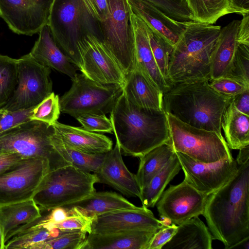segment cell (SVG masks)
Wrapping results in <instances>:
<instances>
[{"instance_id":"12","label":"cell","mask_w":249,"mask_h":249,"mask_svg":"<svg viewBox=\"0 0 249 249\" xmlns=\"http://www.w3.org/2000/svg\"><path fill=\"white\" fill-rule=\"evenodd\" d=\"M49 171L47 160L29 158L0 175V206L32 198Z\"/></svg>"},{"instance_id":"33","label":"cell","mask_w":249,"mask_h":249,"mask_svg":"<svg viewBox=\"0 0 249 249\" xmlns=\"http://www.w3.org/2000/svg\"><path fill=\"white\" fill-rule=\"evenodd\" d=\"M51 142L55 148L71 165L89 173H95L98 171L106 154H89L72 148L64 143L55 131L51 137Z\"/></svg>"},{"instance_id":"50","label":"cell","mask_w":249,"mask_h":249,"mask_svg":"<svg viewBox=\"0 0 249 249\" xmlns=\"http://www.w3.org/2000/svg\"><path fill=\"white\" fill-rule=\"evenodd\" d=\"M249 160V145L239 149L236 161L238 165L244 163Z\"/></svg>"},{"instance_id":"34","label":"cell","mask_w":249,"mask_h":249,"mask_svg":"<svg viewBox=\"0 0 249 249\" xmlns=\"http://www.w3.org/2000/svg\"><path fill=\"white\" fill-rule=\"evenodd\" d=\"M60 231L55 228L34 227L19 232L9 240L4 249L31 248L38 244L44 242L57 236Z\"/></svg>"},{"instance_id":"42","label":"cell","mask_w":249,"mask_h":249,"mask_svg":"<svg viewBox=\"0 0 249 249\" xmlns=\"http://www.w3.org/2000/svg\"><path fill=\"white\" fill-rule=\"evenodd\" d=\"M74 118L85 130L93 132H113L111 122L105 114H83Z\"/></svg>"},{"instance_id":"20","label":"cell","mask_w":249,"mask_h":249,"mask_svg":"<svg viewBox=\"0 0 249 249\" xmlns=\"http://www.w3.org/2000/svg\"><path fill=\"white\" fill-rule=\"evenodd\" d=\"M157 231L138 230L104 234L89 233L80 249H148Z\"/></svg>"},{"instance_id":"45","label":"cell","mask_w":249,"mask_h":249,"mask_svg":"<svg viewBox=\"0 0 249 249\" xmlns=\"http://www.w3.org/2000/svg\"><path fill=\"white\" fill-rule=\"evenodd\" d=\"M177 229V225L166 224L155 233L149 243L148 249H162L163 246L175 234Z\"/></svg>"},{"instance_id":"26","label":"cell","mask_w":249,"mask_h":249,"mask_svg":"<svg viewBox=\"0 0 249 249\" xmlns=\"http://www.w3.org/2000/svg\"><path fill=\"white\" fill-rule=\"evenodd\" d=\"M213 240L208 227L196 216L178 225L176 233L162 249H212Z\"/></svg>"},{"instance_id":"31","label":"cell","mask_w":249,"mask_h":249,"mask_svg":"<svg viewBox=\"0 0 249 249\" xmlns=\"http://www.w3.org/2000/svg\"><path fill=\"white\" fill-rule=\"evenodd\" d=\"M175 153L170 141L157 146L139 158L140 164L136 176L141 191L161 170Z\"/></svg>"},{"instance_id":"51","label":"cell","mask_w":249,"mask_h":249,"mask_svg":"<svg viewBox=\"0 0 249 249\" xmlns=\"http://www.w3.org/2000/svg\"><path fill=\"white\" fill-rule=\"evenodd\" d=\"M233 1L238 6L249 12V0H233Z\"/></svg>"},{"instance_id":"29","label":"cell","mask_w":249,"mask_h":249,"mask_svg":"<svg viewBox=\"0 0 249 249\" xmlns=\"http://www.w3.org/2000/svg\"><path fill=\"white\" fill-rule=\"evenodd\" d=\"M192 14V20L209 24L230 14L242 16L249 13L238 6L233 0H185Z\"/></svg>"},{"instance_id":"47","label":"cell","mask_w":249,"mask_h":249,"mask_svg":"<svg viewBox=\"0 0 249 249\" xmlns=\"http://www.w3.org/2000/svg\"><path fill=\"white\" fill-rule=\"evenodd\" d=\"M26 158L18 153L0 154V175L25 160Z\"/></svg>"},{"instance_id":"43","label":"cell","mask_w":249,"mask_h":249,"mask_svg":"<svg viewBox=\"0 0 249 249\" xmlns=\"http://www.w3.org/2000/svg\"><path fill=\"white\" fill-rule=\"evenodd\" d=\"M210 81L209 85L213 89L226 96H235L249 89V87L243 83L226 76L212 79Z\"/></svg>"},{"instance_id":"22","label":"cell","mask_w":249,"mask_h":249,"mask_svg":"<svg viewBox=\"0 0 249 249\" xmlns=\"http://www.w3.org/2000/svg\"><path fill=\"white\" fill-rule=\"evenodd\" d=\"M38 34L30 55L40 64L65 74L72 80L77 74L75 66L56 44L48 25L43 26Z\"/></svg>"},{"instance_id":"38","label":"cell","mask_w":249,"mask_h":249,"mask_svg":"<svg viewBox=\"0 0 249 249\" xmlns=\"http://www.w3.org/2000/svg\"><path fill=\"white\" fill-rule=\"evenodd\" d=\"M60 112L59 98L52 92L34 108L30 120L53 125L57 121Z\"/></svg>"},{"instance_id":"27","label":"cell","mask_w":249,"mask_h":249,"mask_svg":"<svg viewBox=\"0 0 249 249\" xmlns=\"http://www.w3.org/2000/svg\"><path fill=\"white\" fill-rule=\"evenodd\" d=\"M63 207L71 208L78 213L93 219L116 210L139 208L115 192L96 191L80 200Z\"/></svg>"},{"instance_id":"17","label":"cell","mask_w":249,"mask_h":249,"mask_svg":"<svg viewBox=\"0 0 249 249\" xmlns=\"http://www.w3.org/2000/svg\"><path fill=\"white\" fill-rule=\"evenodd\" d=\"M166 223L156 218L148 208L122 209L94 217L90 233L104 234L138 230H159Z\"/></svg>"},{"instance_id":"32","label":"cell","mask_w":249,"mask_h":249,"mask_svg":"<svg viewBox=\"0 0 249 249\" xmlns=\"http://www.w3.org/2000/svg\"><path fill=\"white\" fill-rule=\"evenodd\" d=\"M181 169L176 153L161 170L141 191L140 199L142 206L153 208L156 204L168 184Z\"/></svg>"},{"instance_id":"46","label":"cell","mask_w":249,"mask_h":249,"mask_svg":"<svg viewBox=\"0 0 249 249\" xmlns=\"http://www.w3.org/2000/svg\"><path fill=\"white\" fill-rule=\"evenodd\" d=\"M91 14L100 22L105 20L108 15L107 0H83Z\"/></svg>"},{"instance_id":"16","label":"cell","mask_w":249,"mask_h":249,"mask_svg":"<svg viewBox=\"0 0 249 249\" xmlns=\"http://www.w3.org/2000/svg\"><path fill=\"white\" fill-rule=\"evenodd\" d=\"M175 153L184 174V180L208 196L228 182L238 170V165L234 159L205 163L196 161L183 153Z\"/></svg>"},{"instance_id":"35","label":"cell","mask_w":249,"mask_h":249,"mask_svg":"<svg viewBox=\"0 0 249 249\" xmlns=\"http://www.w3.org/2000/svg\"><path fill=\"white\" fill-rule=\"evenodd\" d=\"M18 59L0 54V108L12 96L18 84Z\"/></svg>"},{"instance_id":"30","label":"cell","mask_w":249,"mask_h":249,"mask_svg":"<svg viewBox=\"0 0 249 249\" xmlns=\"http://www.w3.org/2000/svg\"><path fill=\"white\" fill-rule=\"evenodd\" d=\"M221 127L230 149L239 150L249 145V115L239 111L232 101L223 114Z\"/></svg>"},{"instance_id":"18","label":"cell","mask_w":249,"mask_h":249,"mask_svg":"<svg viewBox=\"0 0 249 249\" xmlns=\"http://www.w3.org/2000/svg\"><path fill=\"white\" fill-rule=\"evenodd\" d=\"M94 174L98 182L107 184L124 195L140 198L141 188L136 176L125 166L117 142L113 148L105 154L99 169Z\"/></svg>"},{"instance_id":"24","label":"cell","mask_w":249,"mask_h":249,"mask_svg":"<svg viewBox=\"0 0 249 249\" xmlns=\"http://www.w3.org/2000/svg\"><path fill=\"white\" fill-rule=\"evenodd\" d=\"M55 132L67 146L89 154H105L112 148V142L106 136L84 128L55 122Z\"/></svg>"},{"instance_id":"2","label":"cell","mask_w":249,"mask_h":249,"mask_svg":"<svg viewBox=\"0 0 249 249\" xmlns=\"http://www.w3.org/2000/svg\"><path fill=\"white\" fill-rule=\"evenodd\" d=\"M110 113L116 142L124 155L140 158L171 141L164 109L138 107L127 100L123 91Z\"/></svg>"},{"instance_id":"8","label":"cell","mask_w":249,"mask_h":249,"mask_svg":"<svg viewBox=\"0 0 249 249\" xmlns=\"http://www.w3.org/2000/svg\"><path fill=\"white\" fill-rule=\"evenodd\" d=\"M167 116L175 152L205 163L234 159L222 135L192 126L171 114Z\"/></svg>"},{"instance_id":"21","label":"cell","mask_w":249,"mask_h":249,"mask_svg":"<svg viewBox=\"0 0 249 249\" xmlns=\"http://www.w3.org/2000/svg\"><path fill=\"white\" fill-rule=\"evenodd\" d=\"M123 91L127 100L136 107L163 110V93L146 76L137 64L125 75Z\"/></svg>"},{"instance_id":"41","label":"cell","mask_w":249,"mask_h":249,"mask_svg":"<svg viewBox=\"0 0 249 249\" xmlns=\"http://www.w3.org/2000/svg\"><path fill=\"white\" fill-rule=\"evenodd\" d=\"M67 208L70 211V215L62 222L53 225L52 228L62 232L80 231L90 233L93 218L87 217L71 208Z\"/></svg>"},{"instance_id":"11","label":"cell","mask_w":249,"mask_h":249,"mask_svg":"<svg viewBox=\"0 0 249 249\" xmlns=\"http://www.w3.org/2000/svg\"><path fill=\"white\" fill-rule=\"evenodd\" d=\"M17 71V87L2 108L13 111L34 107L53 92L50 68L37 62L30 53L18 59Z\"/></svg>"},{"instance_id":"5","label":"cell","mask_w":249,"mask_h":249,"mask_svg":"<svg viewBox=\"0 0 249 249\" xmlns=\"http://www.w3.org/2000/svg\"><path fill=\"white\" fill-rule=\"evenodd\" d=\"M47 25L57 45L79 70L82 62L79 43L89 35L102 42L100 22L83 0H54Z\"/></svg>"},{"instance_id":"25","label":"cell","mask_w":249,"mask_h":249,"mask_svg":"<svg viewBox=\"0 0 249 249\" xmlns=\"http://www.w3.org/2000/svg\"><path fill=\"white\" fill-rule=\"evenodd\" d=\"M128 1L134 14L175 46L184 29L185 22L178 21L171 18L145 0H128Z\"/></svg>"},{"instance_id":"13","label":"cell","mask_w":249,"mask_h":249,"mask_svg":"<svg viewBox=\"0 0 249 249\" xmlns=\"http://www.w3.org/2000/svg\"><path fill=\"white\" fill-rule=\"evenodd\" d=\"M78 48L82 73L98 83L123 88L125 75L103 42L89 35L79 43Z\"/></svg>"},{"instance_id":"14","label":"cell","mask_w":249,"mask_h":249,"mask_svg":"<svg viewBox=\"0 0 249 249\" xmlns=\"http://www.w3.org/2000/svg\"><path fill=\"white\" fill-rule=\"evenodd\" d=\"M54 0H0V17L18 35L31 36L47 24Z\"/></svg>"},{"instance_id":"36","label":"cell","mask_w":249,"mask_h":249,"mask_svg":"<svg viewBox=\"0 0 249 249\" xmlns=\"http://www.w3.org/2000/svg\"><path fill=\"white\" fill-rule=\"evenodd\" d=\"M147 26L154 57L161 74L169 84L168 81L169 66L174 46L154 29Z\"/></svg>"},{"instance_id":"37","label":"cell","mask_w":249,"mask_h":249,"mask_svg":"<svg viewBox=\"0 0 249 249\" xmlns=\"http://www.w3.org/2000/svg\"><path fill=\"white\" fill-rule=\"evenodd\" d=\"M86 233L80 231H61L57 236L36 244L31 249H80Z\"/></svg>"},{"instance_id":"40","label":"cell","mask_w":249,"mask_h":249,"mask_svg":"<svg viewBox=\"0 0 249 249\" xmlns=\"http://www.w3.org/2000/svg\"><path fill=\"white\" fill-rule=\"evenodd\" d=\"M171 18L180 22L192 20L190 12L185 0H145Z\"/></svg>"},{"instance_id":"52","label":"cell","mask_w":249,"mask_h":249,"mask_svg":"<svg viewBox=\"0 0 249 249\" xmlns=\"http://www.w3.org/2000/svg\"><path fill=\"white\" fill-rule=\"evenodd\" d=\"M5 245L0 227V249H4Z\"/></svg>"},{"instance_id":"44","label":"cell","mask_w":249,"mask_h":249,"mask_svg":"<svg viewBox=\"0 0 249 249\" xmlns=\"http://www.w3.org/2000/svg\"><path fill=\"white\" fill-rule=\"evenodd\" d=\"M35 107L13 111L0 108V133L31 120Z\"/></svg>"},{"instance_id":"48","label":"cell","mask_w":249,"mask_h":249,"mask_svg":"<svg viewBox=\"0 0 249 249\" xmlns=\"http://www.w3.org/2000/svg\"><path fill=\"white\" fill-rule=\"evenodd\" d=\"M242 16L237 33V41L239 44L249 46V13Z\"/></svg>"},{"instance_id":"23","label":"cell","mask_w":249,"mask_h":249,"mask_svg":"<svg viewBox=\"0 0 249 249\" xmlns=\"http://www.w3.org/2000/svg\"><path fill=\"white\" fill-rule=\"evenodd\" d=\"M240 22L234 20L221 28L211 57V80L226 76L230 71L239 45Z\"/></svg>"},{"instance_id":"6","label":"cell","mask_w":249,"mask_h":249,"mask_svg":"<svg viewBox=\"0 0 249 249\" xmlns=\"http://www.w3.org/2000/svg\"><path fill=\"white\" fill-rule=\"evenodd\" d=\"M96 175L68 165L49 172L44 177L32 199L40 211L80 200L95 192Z\"/></svg>"},{"instance_id":"10","label":"cell","mask_w":249,"mask_h":249,"mask_svg":"<svg viewBox=\"0 0 249 249\" xmlns=\"http://www.w3.org/2000/svg\"><path fill=\"white\" fill-rule=\"evenodd\" d=\"M70 89L59 98L60 111L72 117L83 114L110 113L123 92V87L103 85L77 73Z\"/></svg>"},{"instance_id":"19","label":"cell","mask_w":249,"mask_h":249,"mask_svg":"<svg viewBox=\"0 0 249 249\" xmlns=\"http://www.w3.org/2000/svg\"><path fill=\"white\" fill-rule=\"evenodd\" d=\"M137 64L149 80L163 93L171 86L164 79L157 65L150 45L146 24L139 17L131 13Z\"/></svg>"},{"instance_id":"1","label":"cell","mask_w":249,"mask_h":249,"mask_svg":"<svg viewBox=\"0 0 249 249\" xmlns=\"http://www.w3.org/2000/svg\"><path fill=\"white\" fill-rule=\"evenodd\" d=\"M202 215L213 239L226 249L249 238V160L235 175L207 197Z\"/></svg>"},{"instance_id":"15","label":"cell","mask_w":249,"mask_h":249,"mask_svg":"<svg viewBox=\"0 0 249 249\" xmlns=\"http://www.w3.org/2000/svg\"><path fill=\"white\" fill-rule=\"evenodd\" d=\"M207 197L183 180L178 184L170 185L162 194L156 206L161 217L178 225L202 215Z\"/></svg>"},{"instance_id":"7","label":"cell","mask_w":249,"mask_h":249,"mask_svg":"<svg viewBox=\"0 0 249 249\" xmlns=\"http://www.w3.org/2000/svg\"><path fill=\"white\" fill-rule=\"evenodd\" d=\"M54 132L53 125L39 121L19 124L0 133V154L18 153L26 158H43L49 163L50 171L71 165L52 143Z\"/></svg>"},{"instance_id":"39","label":"cell","mask_w":249,"mask_h":249,"mask_svg":"<svg viewBox=\"0 0 249 249\" xmlns=\"http://www.w3.org/2000/svg\"><path fill=\"white\" fill-rule=\"evenodd\" d=\"M226 77L249 87V46L238 45L231 69Z\"/></svg>"},{"instance_id":"3","label":"cell","mask_w":249,"mask_h":249,"mask_svg":"<svg viewBox=\"0 0 249 249\" xmlns=\"http://www.w3.org/2000/svg\"><path fill=\"white\" fill-rule=\"evenodd\" d=\"M207 80L175 84L163 93V109L192 126L222 135L223 114L233 96L213 89Z\"/></svg>"},{"instance_id":"4","label":"cell","mask_w":249,"mask_h":249,"mask_svg":"<svg viewBox=\"0 0 249 249\" xmlns=\"http://www.w3.org/2000/svg\"><path fill=\"white\" fill-rule=\"evenodd\" d=\"M221 28L194 21L185 22L171 56L168 74L171 86L211 80V57Z\"/></svg>"},{"instance_id":"28","label":"cell","mask_w":249,"mask_h":249,"mask_svg":"<svg viewBox=\"0 0 249 249\" xmlns=\"http://www.w3.org/2000/svg\"><path fill=\"white\" fill-rule=\"evenodd\" d=\"M41 216L39 207L32 198L0 206V227L5 245L7 236L12 231Z\"/></svg>"},{"instance_id":"49","label":"cell","mask_w":249,"mask_h":249,"mask_svg":"<svg viewBox=\"0 0 249 249\" xmlns=\"http://www.w3.org/2000/svg\"><path fill=\"white\" fill-rule=\"evenodd\" d=\"M232 102L239 111L249 115V89L233 96Z\"/></svg>"},{"instance_id":"9","label":"cell","mask_w":249,"mask_h":249,"mask_svg":"<svg viewBox=\"0 0 249 249\" xmlns=\"http://www.w3.org/2000/svg\"><path fill=\"white\" fill-rule=\"evenodd\" d=\"M107 18L100 22L102 42L126 75L137 65L132 11L128 0H107Z\"/></svg>"}]
</instances>
